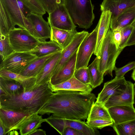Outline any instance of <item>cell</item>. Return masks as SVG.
I'll return each instance as SVG.
<instances>
[{
	"mask_svg": "<svg viewBox=\"0 0 135 135\" xmlns=\"http://www.w3.org/2000/svg\"><path fill=\"white\" fill-rule=\"evenodd\" d=\"M0 54L2 61L15 51L12 46L8 35H0Z\"/></svg>",
	"mask_w": 135,
	"mask_h": 135,
	"instance_id": "obj_33",
	"label": "cell"
},
{
	"mask_svg": "<svg viewBox=\"0 0 135 135\" xmlns=\"http://www.w3.org/2000/svg\"></svg>",
	"mask_w": 135,
	"mask_h": 135,
	"instance_id": "obj_48",
	"label": "cell"
},
{
	"mask_svg": "<svg viewBox=\"0 0 135 135\" xmlns=\"http://www.w3.org/2000/svg\"><path fill=\"white\" fill-rule=\"evenodd\" d=\"M6 134L5 128L2 123L0 121V135H5Z\"/></svg>",
	"mask_w": 135,
	"mask_h": 135,
	"instance_id": "obj_44",
	"label": "cell"
},
{
	"mask_svg": "<svg viewBox=\"0 0 135 135\" xmlns=\"http://www.w3.org/2000/svg\"><path fill=\"white\" fill-rule=\"evenodd\" d=\"M135 5V0H103L100 5L102 12L110 11L111 20L114 19L125 9Z\"/></svg>",
	"mask_w": 135,
	"mask_h": 135,
	"instance_id": "obj_19",
	"label": "cell"
},
{
	"mask_svg": "<svg viewBox=\"0 0 135 135\" xmlns=\"http://www.w3.org/2000/svg\"><path fill=\"white\" fill-rule=\"evenodd\" d=\"M13 24L26 29V17L31 12L20 0H0Z\"/></svg>",
	"mask_w": 135,
	"mask_h": 135,
	"instance_id": "obj_8",
	"label": "cell"
},
{
	"mask_svg": "<svg viewBox=\"0 0 135 135\" xmlns=\"http://www.w3.org/2000/svg\"><path fill=\"white\" fill-rule=\"evenodd\" d=\"M32 114L27 112L0 108V121L4 126L7 134L13 130H19Z\"/></svg>",
	"mask_w": 135,
	"mask_h": 135,
	"instance_id": "obj_10",
	"label": "cell"
},
{
	"mask_svg": "<svg viewBox=\"0 0 135 135\" xmlns=\"http://www.w3.org/2000/svg\"><path fill=\"white\" fill-rule=\"evenodd\" d=\"M5 8L0 2V35H8L15 27Z\"/></svg>",
	"mask_w": 135,
	"mask_h": 135,
	"instance_id": "obj_31",
	"label": "cell"
},
{
	"mask_svg": "<svg viewBox=\"0 0 135 135\" xmlns=\"http://www.w3.org/2000/svg\"><path fill=\"white\" fill-rule=\"evenodd\" d=\"M8 135H18L19 133L18 132L15 130H12L9 132L8 133Z\"/></svg>",
	"mask_w": 135,
	"mask_h": 135,
	"instance_id": "obj_45",
	"label": "cell"
},
{
	"mask_svg": "<svg viewBox=\"0 0 135 135\" xmlns=\"http://www.w3.org/2000/svg\"><path fill=\"white\" fill-rule=\"evenodd\" d=\"M135 83L128 81L126 89L121 94L111 96L104 104L108 109L122 105H133L135 97Z\"/></svg>",
	"mask_w": 135,
	"mask_h": 135,
	"instance_id": "obj_14",
	"label": "cell"
},
{
	"mask_svg": "<svg viewBox=\"0 0 135 135\" xmlns=\"http://www.w3.org/2000/svg\"><path fill=\"white\" fill-rule=\"evenodd\" d=\"M89 33L88 32L84 31L78 32L70 44L62 50L61 57L54 69L53 76L59 71L65 62L78 49L81 42Z\"/></svg>",
	"mask_w": 135,
	"mask_h": 135,
	"instance_id": "obj_17",
	"label": "cell"
},
{
	"mask_svg": "<svg viewBox=\"0 0 135 135\" xmlns=\"http://www.w3.org/2000/svg\"><path fill=\"white\" fill-rule=\"evenodd\" d=\"M32 13L43 15L46 13L44 7L39 0H20Z\"/></svg>",
	"mask_w": 135,
	"mask_h": 135,
	"instance_id": "obj_34",
	"label": "cell"
},
{
	"mask_svg": "<svg viewBox=\"0 0 135 135\" xmlns=\"http://www.w3.org/2000/svg\"><path fill=\"white\" fill-rule=\"evenodd\" d=\"M114 124H116L135 119L133 105H122L108 109Z\"/></svg>",
	"mask_w": 135,
	"mask_h": 135,
	"instance_id": "obj_15",
	"label": "cell"
},
{
	"mask_svg": "<svg viewBox=\"0 0 135 135\" xmlns=\"http://www.w3.org/2000/svg\"><path fill=\"white\" fill-rule=\"evenodd\" d=\"M128 82L124 76L115 78L104 84L103 88L98 94L96 102L104 105L110 97L119 94L126 89Z\"/></svg>",
	"mask_w": 135,
	"mask_h": 135,
	"instance_id": "obj_13",
	"label": "cell"
},
{
	"mask_svg": "<svg viewBox=\"0 0 135 135\" xmlns=\"http://www.w3.org/2000/svg\"><path fill=\"white\" fill-rule=\"evenodd\" d=\"M135 20V5L127 9L111 20L110 27L113 31L131 25Z\"/></svg>",
	"mask_w": 135,
	"mask_h": 135,
	"instance_id": "obj_23",
	"label": "cell"
},
{
	"mask_svg": "<svg viewBox=\"0 0 135 135\" xmlns=\"http://www.w3.org/2000/svg\"><path fill=\"white\" fill-rule=\"evenodd\" d=\"M74 76L76 79L82 83L90 84V75L88 66L75 69Z\"/></svg>",
	"mask_w": 135,
	"mask_h": 135,
	"instance_id": "obj_35",
	"label": "cell"
},
{
	"mask_svg": "<svg viewBox=\"0 0 135 135\" xmlns=\"http://www.w3.org/2000/svg\"><path fill=\"white\" fill-rule=\"evenodd\" d=\"M112 127L117 135H135V119L113 124Z\"/></svg>",
	"mask_w": 135,
	"mask_h": 135,
	"instance_id": "obj_32",
	"label": "cell"
},
{
	"mask_svg": "<svg viewBox=\"0 0 135 135\" xmlns=\"http://www.w3.org/2000/svg\"><path fill=\"white\" fill-rule=\"evenodd\" d=\"M86 122L90 127L95 129H101L107 126L112 127L114 124L113 120L103 119L87 120Z\"/></svg>",
	"mask_w": 135,
	"mask_h": 135,
	"instance_id": "obj_37",
	"label": "cell"
},
{
	"mask_svg": "<svg viewBox=\"0 0 135 135\" xmlns=\"http://www.w3.org/2000/svg\"><path fill=\"white\" fill-rule=\"evenodd\" d=\"M45 122V119H43L41 115L38 113L32 115L29 119L21 127L19 130L21 135H29L38 128L41 126V124Z\"/></svg>",
	"mask_w": 135,
	"mask_h": 135,
	"instance_id": "obj_28",
	"label": "cell"
},
{
	"mask_svg": "<svg viewBox=\"0 0 135 135\" xmlns=\"http://www.w3.org/2000/svg\"><path fill=\"white\" fill-rule=\"evenodd\" d=\"M0 76L13 79L18 82L22 86L24 92L30 90L35 87V77L25 76L2 68H0Z\"/></svg>",
	"mask_w": 135,
	"mask_h": 135,
	"instance_id": "obj_24",
	"label": "cell"
},
{
	"mask_svg": "<svg viewBox=\"0 0 135 135\" xmlns=\"http://www.w3.org/2000/svg\"><path fill=\"white\" fill-rule=\"evenodd\" d=\"M97 98L91 93L60 90L53 93L38 114L62 118L85 120Z\"/></svg>",
	"mask_w": 135,
	"mask_h": 135,
	"instance_id": "obj_1",
	"label": "cell"
},
{
	"mask_svg": "<svg viewBox=\"0 0 135 135\" xmlns=\"http://www.w3.org/2000/svg\"><path fill=\"white\" fill-rule=\"evenodd\" d=\"M123 49L118 48L114 42L112 31L109 28L103 42L98 59L99 71L104 75L113 77L116 60Z\"/></svg>",
	"mask_w": 135,
	"mask_h": 135,
	"instance_id": "obj_3",
	"label": "cell"
},
{
	"mask_svg": "<svg viewBox=\"0 0 135 135\" xmlns=\"http://www.w3.org/2000/svg\"><path fill=\"white\" fill-rule=\"evenodd\" d=\"M112 31L114 42L117 47L118 48L120 44L122 38L121 30L115 29Z\"/></svg>",
	"mask_w": 135,
	"mask_h": 135,
	"instance_id": "obj_40",
	"label": "cell"
},
{
	"mask_svg": "<svg viewBox=\"0 0 135 135\" xmlns=\"http://www.w3.org/2000/svg\"><path fill=\"white\" fill-rule=\"evenodd\" d=\"M87 119L112 120L108 108L104 105L96 102L91 107Z\"/></svg>",
	"mask_w": 135,
	"mask_h": 135,
	"instance_id": "obj_29",
	"label": "cell"
},
{
	"mask_svg": "<svg viewBox=\"0 0 135 135\" xmlns=\"http://www.w3.org/2000/svg\"><path fill=\"white\" fill-rule=\"evenodd\" d=\"M56 52L37 57L20 74L25 76L36 77L50 59Z\"/></svg>",
	"mask_w": 135,
	"mask_h": 135,
	"instance_id": "obj_25",
	"label": "cell"
},
{
	"mask_svg": "<svg viewBox=\"0 0 135 135\" xmlns=\"http://www.w3.org/2000/svg\"><path fill=\"white\" fill-rule=\"evenodd\" d=\"M48 14L47 22L50 27L67 30L76 29V26L73 22L65 5L57 7Z\"/></svg>",
	"mask_w": 135,
	"mask_h": 135,
	"instance_id": "obj_11",
	"label": "cell"
},
{
	"mask_svg": "<svg viewBox=\"0 0 135 135\" xmlns=\"http://www.w3.org/2000/svg\"><path fill=\"white\" fill-rule=\"evenodd\" d=\"M131 77L132 79L135 81V68L133 70L132 74Z\"/></svg>",
	"mask_w": 135,
	"mask_h": 135,
	"instance_id": "obj_47",
	"label": "cell"
},
{
	"mask_svg": "<svg viewBox=\"0 0 135 135\" xmlns=\"http://www.w3.org/2000/svg\"><path fill=\"white\" fill-rule=\"evenodd\" d=\"M65 5L74 24L86 29L90 27L95 18L91 0H66Z\"/></svg>",
	"mask_w": 135,
	"mask_h": 135,
	"instance_id": "obj_4",
	"label": "cell"
},
{
	"mask_svg": "<svg viewBox=\"0 0 135 135\" xmlns=\"http://www.w3.org/2000/svg\"><path fill=\"white\" fill-rule=\"evenodd\" d=\"M63 135H85L81 132L74 128L67 127L64 129Z\"/></svg>",
	"mask_w": 135,
	"mask_h": 135,
	"instance_id": "obj_41",
	"label": "cell"
},
{
	"mask_svg": "<svg viewBox=\"0 0 135 135\" xmlns=\"http://www.w3.org/2000/svg\"><path fill=\"white\" fill-rule=\"evenodd\" d=\"M99 27L98 23L95 29L85 37L79 46L75 69L88 67L90 57L95 50Z\"/></svg>",
	"mask_w": 135,
	"mask_h": 135,
	"instance_id": "obj_7",
	"label": "cell"
},
{
	"mask_svg": "<svg viewBox=\"0 0 135 135\" xmlns=\"http://www.w3.org/2000/svg\"><path fill=\"white\" fill-rule=\"evenodd\" d=\"M0 97L2 96L7 95L3 90L0 87Z\"/></svg>",
	"mask_w": 135,
	"mask_h": 135,
	"instance_id": "obj_46",
	"label": "cell"
},
{
	"mask_svg": "<svg viewBox=\"0 0 135 135\" xmlns=\"http://www.w3.org/2000/svg\"><path fill=\"white\" fill-rule=\"evenodd\" d=\"M45 120L61 135H63L64 129L67 127L78 130L85 135L100 134L98 131L91 128L86 122L81 120L62 118L51 115L45 119Z\"/></svg>",
	"mask_w": 135,
	"mask_h": 135,
	"instance_id": "obj_6",
	"label": "cell"
},
{
	"mask_svg": "<svg viewBox=\"0 0 135 135\" xmlns=\"http://www.w3.org/2000/svg\"><path fill=\"white\" fill-rule=\"evenodd\" d=\"M133 29L127 41L126 46L135 45V20L131 25Z\"/></svg>",
	"mask_w": 135,
	"mask_h": 135,
	"instance_id": "obj_42",
	"label": "cell"
},
{
	"mask_svg": "<svg viewBox=\"0 0 135 135\" xmlns=\"http://www.w3.org/2000/svg\"><path fill=\"white\" fill-rule=\"evenodd\" d=\"M62 51L56 52L49 60L36 77L35 86L50 82L55 69L61 57Z\"/></svg>",
	"mask_w": 135,
	"mask_h": 135,
	"instance_id": "obj_18",
	"label": "cell"
},
{
	"mask_svg": "<svg viewBox=\"0 0 135 135\" xmlns=\"http://www.w3.org/2000/svg\"><path fill=\"white\" fill-rule=\"evenodd\" d=\"M88 68L90 75V84L93 89L103 82L104 75L99 70L98 59L97 56Z\"/></svg>",
	"mask_w": 135,
	"mask_h": 135,
	"instance_id": "obj_30",
	"label": "cell"
},
{
	"mask_svg": "<svg viewBox=\"0 0 135 135\" xmlns=\"http://www.w3.org/2000/svg\"><path fill=\"white\" fill-rule=\"evenodd\" d=\"M37 57L30 52L15 51L2 61L0 68L20 74Z\"/></svg>",
	"mask_w": 135,
	"mask_h": 135,
	"instance_id": "obj_9",
	"label": "cell"
},
{
	"mask_svg": "<svg viewBox=\"0 0 135 135\" xmlns=\"http://www.w3.org/2000/svg\"><path fill=\"white\" fill-rule=\"evenodd\" d=\"M51 89L53 92L60 90L77 91L85 93H91L93 88L90 84H85L76 79L74 76L69 80L61 83L52 85Z\"/></svg>",
	"mask_w": 135,
	"mask_h": 135,
	"instance_id": "obj_21",
	"label": "cell"
},
{
	"mask_svg": "<svg viewBox=\"0 0 135 135\" xmlns=\"http://www.w3.org/2000/svg\"><path fill=\"white\" fill-rule=\"evenodd\" d=\"M62 47L56 42L41 41L33 50L30 51L37 57H39L62 50Z\"/></svg>",
	"mask_w": 135,
	"mask_h": 135,
	"instance_id": "obj_26",
	"label": "cell"
},
{
	"mask_svg": "<svg viewBox=\"0 0 135 135\" xmlns=\"http://www.w3.org/2000/svg\"><path fill=\"white\" fill-rule=\"evenodd\" d=\"M112 13L109 10L102 12L98 22L99 27L96 46L94 54L98 57L101 47L107 31L110 28Z\"/></svg>",
	"mask_w": 135,
	"mask_h": 135,
	"instance_id": "obj_20",
	"label": "cell"
},
{
	"mask_svg": "<svg viewBox=\"0 0 135 135\" xmlns=\"http://www.w3.org/2000/svg\"><path fill=\"white\" fill-rule=\"evenodd\" d=\"M42 16L31 12L28 15L26 18L30 24L28 31L38 39L44 41L50 38L51 28Z\"/></svg>",
	"mask_w": 135,
	"mask_h": 135,
	"instance_id": "obj_12",
	"label": "cell"
},
{
	"mask_svg": "<svg viewBox=\"0 0 135 135\" xmlns=\"http://www.w3.org/2000/svg\"><path fill=\"white\" fill-rule=\"evenodd\" d=\"M46 132L41 129H37L31 133L29 135H46Z\"/></svg>",
	"mask_w": 135,
	"mask_h": 135,
	"instance_id": "obj_43",
	"label": "cell"
},
{
	"mask_svg": "<svg viewBox=\"0 0 135 135\" xmlns=\"http://www.w3.org/2000/svg\"><path fill=\"white\" fill-rule=\"evenodd\" d=\"M0 87L8 96L18 95L24 92L21 84L12 79L0 76Z\"/></svg>",
	"mask_w": 135,
	"mask_h": 135,
	"instance_id": "obj_27",
	"label": "cell"
},
{
	"mask_svg": "<svg viewBox=\"0 0 135 135\" xmlns=\"http://www.w3.org/2000/svg\"><path fill=\"white\" fill-rule=\"evenodd\" d=\"M78 49L65 62L59 71L52 77L50 83L56 85L65 82L74 75L75 70Z\"/></svg>",
	"mask_w": 135,
	"mask_h": 135,
	"instance_id": "obj_16",
	"label": "cell"
},
{
	"mask_svg": "<svg viewBox=\"0 0 135 135\" xmlns=\"http://www.w3.org/2000/svg\"><path fill=\"white\" fill-rule=\"evenodd\" d=\"M50 40L57 43L63 49L72 42L78 32L76 29L67 30L51 27Z\"/></svg>",
	"mask_w": 135,
	"mask_h": 135,
	"instance_id": "obj_22",
	"label": "cell"
},
{
	"mask_svg": "<svg viewBox=\"0 0 135 135\" xmlns=\"http://www.w3.org/2000/svg\"><path fill=\"white\" fill-rule=\"evenodd\" d=\"M50 82L35 86L16 96L0 97V108L38 113L47 102L53 92Z\"/></svg>",
	"mask_w": 135,
	"mask_h": 135,
	"instance_id": "obj_2",
	"label": "cell"
},
{
	"mask_svg": "<svg viewBox=\"0 0 135 135\" xmlns=\"http://www.w3.org/2000/svg\"><path fill=\"white\" fill-rule=\"evenodd\" d=\"M133 29V27L131 25L120 29L121 32L122 38L119 48L123 50L126 46L127 42Z\"/></svg>",
	"mask_w": 135,
	"mask_h": 135,
	"instance_id": "obj_38",
	"label": "cell"
},
{
	"mask_svg": "<svg viewBox=\"0 0 135 135\" xmlns=\"http://www.w3.org/2000/svg\"><path fill=\"white\" fill-rule=\"evenodd\" d=\"M8 36L11 44L16 52L30 51L41 41L27 30L20 27L11 30Z\"/></svg>",
	"mask_w": 135,
	"mask_h": 135,
	"instance_id": "obj_5",
	"label": "cell"
},
{
	"mask_svg": "<svg viewBox=\"0 0 135 135\" xmlns=\"http://www.w3.org/2000/svg\"><path fill=\"white\" fill-rule=\"evenodd\" d=\"M48 14L60 6L65 5L66 0H39Z\"/></svg>",
	"mask_w": 135,
	"mask_h": 135,
	"instance_id": "obj_36",
	"label": "cell"
},
{
	"mask_svg": "<svg viewBox=\"0 0 135 135\" xmlns=\"http://www.w3.org/2000/svg\"><path fill=\"white\" fill-rule=\"evenodd\" d=\"M135 68V61L128 63L121 68H117L115 66L114 70L115 73V77L117 78L123 77L128 71Z\"/></svg>",
	"mask_w": 135,
	"mask_h": 135,
	"instance_id": "obj_39",
	"label": "cell"
}]
</instances>
